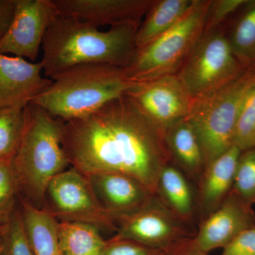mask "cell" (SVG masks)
Returning a JSON list of instances; mask_svg holds the SVG:
<instances>
[{"instance_id":"1","label":"cell","mask_w":255,"mask_h":255,"mask_svg":"<svg viewBox=\"0 0 255 255\" xmlns=\"http://www.w3.org/2000/svg\"><path fill=\"white\" fill-rule=\"evenodd\" d=\"M62 146L70 166L85 175L126 174L155 196L161 171L171 161L163 132L127 96L65 122Z\"/></svg>"},{"instance_id":"2","label":"cell","mask_w":255,"mask_h":255,"mask_svg":"<svg viewBox=\"0 0 255 255\" xmlns=\"http://www.w3.org/2000/svg\"><path fill=\"white\" fill-rule=\"evenodd\" d=\"M141 22H129L101 31L78 18L58 15L48 28L41 62L47 78L84 64L125 68L136 50L135 37Z\"/></svg>"},{"instance_id":"3","label":"cell","mask_w":255,"mask_h":255,"mask_svg":"<svg viewBox=\"0 0 255 255\" xmlns=\"http://www.w3.org/2000/svg\"><path fill=\"white\" fill-rule=\"evenodd\" d=\"M23 112L22 137L11 163L18 198L43 209L50 181L71 167L62 146L65 122L36 104L30 103Z\"/></svg>"},{"instance_id":"4","label":"cell","mask_w":255,"mask_h":255,"mask_svg":"<svg viewBox=\"0 0 255 255\" xmlns=\"http://www.w3.org/2000/svg\"><path fill=\"white\" fill-rule=\"evenodd\" d=\"M51 85L31 103L67 122L93 113L127 95L135 82L124 68L105 64H84L50 77Z\"/></svg>"},{"instance_id":"5","label":"cell","mask_w":255,"mask_h":255,"mask_svg":"<svg viewBox=\"0 0 255 255\" xmlns=\"http://www.w3.org/2000/svg\"><path fill=\"white\" fill-rule=\"evenodd\" d=\"M255 83V65L236 80L193 102L188 122L194 128L204 156L205 168L233 146L240 109Z\"/></svg>"},{"instance_id":"6","label":"cell","mask_w":255,"mask_h":255,"mask_svg":"<svg viewBox=\"0 0 255 255\" xmlns=\"http://www.w3.org/2000/svg\"><path fill=\"white\" fill-rule=\"evenodd\" d=\"M211 0H194L191 9L173 27L136 48L124 68L129 80L138 83L177 75L202 36Z\"/></svg>"},{"instance_id":"7","label":"cell","mask_w":255,"mask_h":255,"mask_svg":"<svg viewBox=\"0 0 255 255\" xmlns=\"http://www.w3.org/2000/svg\"><path fill=\"white\" fill-rule=\"evenodd\" d=\"M247 68L233 53L223 26L203 33L177 75L194 102L236 80Z\"/></svg>"},{"instance_id":"8","label":"cell","mask_w":255,"mask_h":255,"mask_svg":"<svg viewBox=\"0 0 255 255\" xmlns=\"http://www.w3.org/2000/svg\"><path fill=\"white\" fill-rule=\"evenodd\" d=\"M57 221L92 225L101 231H114L117 224L100 205L88 179L73 167L50 181L44 207Z\"/></svg>"},{"instance_id":"9","label":"cell","mask_w":255,"mask_h":255,"mask_svg":"<svg viewBox=\"0 0 255 255\" xmlns=\"http://www.w3.org/2000/svg\"><path fill=\"white\" fill-rule=\"evenodd\" d=\"M184 222L154 196L140 210L119 220L113 238L137 242L161 250H171L189 238L191 230Z\"/></svg>"},{"instance_id":"10","label":"cell","mask_w":255,"mask_h":255,"mask_svg":"<svg viewBox=\"0 0 255 255\" xmlns=\"http://www.w3.org/2000/svg\"><path fill=\"white\" fill-rule=\"evenodd\" d=\"M127 97L161 132L187 119L193 100L177 75L135 83Z\"/></svg>"},{"instance_id":"11","label":"cell","mask_w":255,"mask_h":255,"mask_svg":"<svg viewBox=\"0 0 255 255\" xmlns=\"http://www.w3.org/2000/svg\"><path fill=\"white\" fill-rule=\"evenodd\" d=\"M58 10L53 0H16L14 14L0 41V54L34 63Z\"/></svg>"},{"instance_id":"12","label":"cell","mask_w":255,"mask_h":255,"mask_svg":"<svg viewBox=\"0 0 255 255\" xmlns=\"http://www.w3.org/2000/svg\"><path fill=\"white\" fill-rule=\"evenodd\" d=\"M255 227V214L232 190L221 205L202 220L198 232L191 239L196 249L208 253L227 246L246 230Z\"/></svg>"},{"instance_id":"13","label":"cell","mask_w":255,"mask_h":255,"mask_svg":"<svg viewBox=\"0 0 255 255\" xmlns=\"http://www.w3.org/2000/svg\"><path fill=\"white\" fill-rule=\"evenodd\" d=\"M43 65L0 54V109H24L51 85Z\"/></svg>"},{"instance_id":"14","label":"cell","mask_w":255,"mask_h":255,"mask_svg":"<svg viewBox=\"0 0 255 255\" xmlns=\"http://www.w3.org/2000/svg\"><path fill=\"white\" fill-rule=\"evenodd\" d=\"M85 176L100 205L117 224L155 196L137 179L126 174L102 172Z\"/></svg>"},{"instance_id":"15","label":"cell","mask_w":255,"mask_h":255,"mask_svg":"<svg viewBox=\"0 0 255 255\" xmlns=\"http://www.w3.org/2000/svg\"><path fill=\"white\" fill-rule=\"evenodd\" d=\"M154 0H53L59 15L96 27L141 22Z\"/></svg>"},{"instance_id":"16","label":"cell","mask_w":255,"mask_h":255,"mask_svg":"<svg viewBox=\"0 0 255 255\" xmlns=\"http://www.w3.org/2000/svg\"><path fill=\"white\" fill-rule=\"evenodd\" d=\"M242 151L233 145L206 167L199 180L196 206L203 220L216 211L233 190Z\"/></svg>"},{"instance_id":"17","label":"cell","mask_w":255,"mask_h":255,"mask_svg":"<svg viewBox=\"0 0 255 255\" xmlns=\"http://www.w3.org/2000/svg\"><path fill=\"white\" fill-rule=\"evenodd\" d=\"M164 142L171 160L184 173L200 180L205 169L199 139L187 119L169 127L164 132Z\"/></svg>"},{"instance_id":"18","label":"cell","mask_w":255,"mask_h":255,"mask_svg":"<svg viewBox=\"0 0 255 255\" xmlns=\"http://www.w3.org/2000/svg\"><path fill=\"white\" fill-rule=\"evenodd\" d=\"M156 196L184 222L192 220L196 198L185 174L177 166L169 162L161 171Z\"/></svg>"},{"instance_id":"19","label":"cell","mask_w":255,"mask_h":255,"mask_svg":"<svg viewBox=\"0 0 255 255\" xmlns=\"http://www.w3.org/2000/svg\"><path fill=\"white\" fill-rule=\"evenodd\" d=\"M194 0H154L137 28L135 45L140 48L176 24L189 11Z\"/></svg>"},{"instance_id":"20","label":"cell","mask_w":255,"mask_h":255,"mask_svg":"<svg viewBox=\"0 0 255 255\" xmlns=\"http://www.w3.org/2000/svg\"><path fill=\"white\" fill-rule=\"evenodd\" d=\"M25 229L33 255H63L56 221L45 209H38L18 198Z\"/></svg>"},{"instance_id":"21","label":"cell","mask_w":255,"mask_h":255,"mask_svg":"<svg viewBox=\"0 0 255 255\" xmlns=\"http://www.w3.org/2000/svg\"><path fill=\"white\" fill-rule=\"evenodd\" d=\"M225 30L240 63L246 68L255 65V0H246Z\"/></svg>"},{"instance_id":"22","label":"cell","mask_w":255,"mask_h":255,"mask_svg":"<svg viewBox=\"0 0 255 255\" xmlns=\"http://www.w3.org/2000/svg\"><path fill=\"white\" fill-rule=\"evenodd\" d=\"M57 231L63 255H101L105 246L100 230L92 225L58 221Z\"/></svg>"},{"instance_id":"23","label":"cell","mask_w":255,"mask_h":255,"mask_svg":"<svg viewBox=\"0 0 255 255\" xmlns=\"http://www.w3.org/2000/svg\"><path fill=\"white\" fill-rule=\"evenodd\" d=\"M23 127V109H0V161H12L21 142Z\"/></svg>"},{"instance_id":"24","label":"cell","mask_w":255,"mask_h":255,"mask_svg":"<svg viewBox=\"0 0 255 255\" xmlns=\"http://www.w3.org/2000/svg\"><path fill=\"white\" fill-rule=\"evenodd\" d=\"M0 255H33L20 206H17L9 221L1 226Z\"/></svg>"},{"instance_id":"25","label":"cell","mask_w":255,"mask_h":255,"mask_svg":"<svg viewBox=\"0 0 255 255\" xmlns=\"http://www.w3.org/2000/svg\"><path fill=\"white\" fill-rule=\"evenodd\" d=\"M233 145L242 152L255 148V83L248 90L240 109Z\"/></svg>"},{"instance_id":"26","label":"cell","mask_w":255,"mask_h":255,"mask_svg":"<svg viewBox=\"0 0 255 255\" xmlns=\"http://www.w3.org/2000/svg\"><path fill=\"white\" fill-rule=\"evenodd\" d=\"M233 191L246 204H255V148L241 152L235 172Z\"/></svg>"},{"instance_id":"27","label":"cell","mask_w":255,"mask_h":255,"mask_svg":"<svg viewBox=\"0 0 255 255\" xmlns=\"http://www.w3.org/2000/svg\"><path fill=\"white\" fill-rule=\"evenodd\" d=\"M18 189L11 162L0 161V226L9 221L17 208Z\"/></svg>"},{"instance_id":"28","label":"cell","mask_w":255,"mask_h":255,"mask_svg":"<svg viewBox=\"0 0 255 255\" xmlns=\"http://www.w3.org/2000/svg\"><path fill=\"white\" fill-rule=\"evenodd\" d=\"M246 1V0H211L206 13L204 33L223 26L228 18L236 14Z\"/></svg>"},{"instance_id":"29","label":"cell","mask_w":255,"mask_h":255,"mask_svg":"<svg viewBox=\"0 0 255 255\" xmlns=\"http://www.w3.org/2000/svg\"><path fill=\"white\" fill-rule=\"evenodd\" d=\"M171 250L156 249L130 240L112 238L106 241L101 255H167Z\"/></svg>"},{"instance_id":"30","label":"cell","mask_w":255,"mask_h":255,"mask_svg":"<svg viewBox=\"0 0 255 255\" xmlns=\"http://www.w3.org/2000/svg\"><path fill=\"white\" fill-rule=\"evenodd\" d=\"M221 255H255V227L241 233L223 248Z\"/></svg>"},{"instance_id":"31","label":"cell","mask_w":255,"mask_h":255,"mask_svg":"<svg viewBox=\"0 0 255 255\" xmlns=\"http://www.w3.org/2000/svg\"><path fill=\"white\" fill-rule=\"evenodd\" d=\"M16 0H0V41L4 36L14 14Z\"/></svg>"},{"instance_id":"32","label":"cell","mask_w":255,"mask_h":255,"mask_svg":"<svg viewBox=\"0 0 255 255\" xmlns=\"http://www.w3.org/2000/svg\"><path fill=\"white\" fill-rule=\"evenodd\" d=\"M191 239L175 247L171 250L167 255H209L208 253L196 249L191 243Z\"/></svg>"},{"instance_id":"33","label":"cell","mask_w":255,"mask_h":255,"mask_svg":"<svg viewBox=\"0 0 255 255\" xmlns=\"http://www.w3.org/2000/svg\"><path fill=\"white\" fill-rule=\"evenodd\" d=\"M1 226H0V238H1Z\"/></svg>"}]
</instances>
